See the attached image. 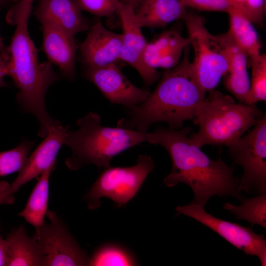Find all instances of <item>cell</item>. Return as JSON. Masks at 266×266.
I'll use <instances>...</instances> for the list:
<instances>
[{"label": "cell", "instance_id": "obj_21", "mask_svg": "<svg viewBox=\"0 0 266 266\" xmlns=\"http://www.w3.org/2000/svg\"><path fill=\"white\" fill-rule=\"evenodd\" d=\"M56 165V164L52 165L40 175L25 207L19 214L34 227L35 234L44 222L48 210L49 178Z\"/></svg>", "mask_w": 266, "mask_h": 266}, {"label": "cell", "instance_id": "obj_15", "mask_svg": "<svg viewBox=\"0 0 266 266\" xmlns=\"http://www.w3.org/2000/svg\"><path fill=\"white\" fill-rule=\"evenodd\" d=\"M34 14L41 25L52 26L72 36L91 26L76 0H40Z\"/></svg>", "mask_w": 266, "mask_h": 266}, {"label": "cell", "instance_id": "obj_29", "mask_svg": "<svg viewBox=\"0 0 266 266\" xmlns=\"http://www.w3.org/2000/svg\"><path fill=\"white\" fill-rule=\"evenodd\" d=\"M239 12L252 23L260 24L264 21L265 0H245Z\"/></svg>", "mask_w": 266, "mask_h": 266}, {"label": "cell", "instance_id": "obj_6", "mask_svg": "<svg viewBox=\"0 0 266 266\" xmlns=\"http://www.w3.org/2000/svg\"><path fill=\"white\" fill-rule=\"evenodd\" d=\"M154 167L150 156L141 155L133 166L104 168L84 197L88 208H99L103 197L111 199L118 207L126 204L136 195Z\"/></svg>", "mask_w": 266, "mask_h": 266}, {"label": "cell", "instance_id": "obj_7", "mask_svg": "<svg viewBox=\"0 0 266 266\" xmlns=\"http://www.w3.org/2000/svg\"><path fill=\"white\" fill-rule=\"evenodd\" d=\"M182 20L194 52L192 62L199 82L206 92H211L228 73L225 51L216 35L211 34L205 27L202 17L187 12Z\"/></svg>", "mask_w": 266, "mask_h": 266}, {"label": "cell", "instance_id": "obj_34", "mask_svg": "<svg viewBox=\"0 0 266 266\" xmlns=\"http://www.w3.org/2000/svg\"><path fill=\"white\" fill-rule=\"evenodd\" d=\"M8 202V198L4 191L0 188V204Z\"/></svg>", "mask_w": 266, "mask_h": 266}, {"label": "cell", "instance_id": "obj_25", "mask_svg": "<svg viewBox=\"0 0 266 266\" xmlns=\"http://www.w3.org/2000/svg\"><path fill=\"white\" fill-rule=\"evenodd\" d=\"M252 77L246 104L266 100V55L250 57Z\"/></svg>", "mask_w": 266, "mask_h": 266}, {"label": "cell", "instance_id": "obj_18", "mask_svg": "<svg viewBox=\"0 0 266 266\" xmlns=\"http://www.w3.org/2000/svg\"><path fill=\"white\" fill-rule=\"evenodd\" d=\"M189 45L190 40L188 37H184L176 31H166L147 43L145 61L154 69L171 68L178 64L184 49Z\"/></svg>", "mask_w": 266, "mask_h": 266}, {"label": "cell", "instance_id": "obj_31", "mask_svg": "<svg viewBox=\"0 0 266 266\" xmlns=\"http://www.w3.org/2000/svg\"><path fill=\"white\" fill-rule=\"evenodd\" d=\"M8 257V249L6 239H3L0 234V266H7Z\"/></svg>", "mask_w": 266, "mask_h": 266}, {"label": "cell", "instance_id": "obj_11", "mask_svg": "<svg viewBox=\"0 0 266 266\" xmlns=\"http://www.w3.org/2000/svg\"><path fill=\"white\" fill-rule=\"evenodd\" d=\"M116 13L120 19L123 29L120 60L134 68L145 86H149L159 79L160 73L148 66L145 61L144 53L147 42L141 28L137 23L135 11L131 5L119 1Z\"/></svg>", "mask_w": 266, "mask_h": 266}, {"label": "cell", "instance_id": "obj_28", "mask_svg": "<svg viewBox=\"0 0 266 266\" xmlns=\"http://www.w3.org/2000/svg\"><path fill=\"white\" fill-rule=\"evenodd\" d=\"M186 7L200 11L228 13L232 8L227 0H181Z\"/></svg>", "mask_w": 266, "mask_h": 266}, {"label": "cell", "instance_id": "obj_5", "mask_svg": "<svg viewBox=\"0 0 266 266\" xmlns=\"http://www.w3.org/2000/svg\"><path fill=\"white\" fill-rule=\"evenodd\" d=\"M197 107L194 124L197 133L189 138L199 147L226 145L239 139L265 115L256 105L236 103L231 96L214 90Z\"/></svg>", "mask_w": 266, "mask_h": 266}, {"label": "cell", "instance_id": "obj_38", "mask_svg": "<svg viewBox=\"0 0 266 266\" xmlns=\"http://www.w3.org/2000/svg\"></svg>", "mask_w": 266, "mask_h": 266}, {"label": "cell", "instance_id": "obj_19", "mask_svg": "<svg viewBox=\"0 0 266 266\" xmlns=\"http://www.w3.org/2000/svg\"><path fill=\"white\" fill-rule=\"evenodd\" d=\"M181 0H143L135 11L141 27L163 28L170 23L182 19L188 12Z\"/></svg>", "mask_w": 266, "mask_h": 266}, {"label": "cell", "instance_id": "obj_1", "mask_svg": "<svg viewBox=\"0 0 266 266\" xmlns=\"http://www.w3.org/2000/svg\"><path fill=\"white\" fill-rule=\"evenodd\" d=\"M191 128L180 130L156 128L149 133L148 142L164 147L172 162L164 185L173 187L181 183L192 189L193 203L204 206L212 197H233L240 203L245 198L238 190L239 179L233 174V165L228 166L221 157L210 159L189 138Z\"/></svg>", "mask_w": 266, "mask_h": 266}, {"label": "cell", "instance_id": "obj_32", "mask_svg": "<svg viewBox=\"0 0 266 266\" xmlns=\"http://www.w3.org/2000/svg\"><path fill=\"white\" fill-rule=\"evenodd\" d=\"M142 0H120V1L131 5L135 11L140 6Z\"/></svg>", "mask_w": 266, "mask_h": 266}, {"label": "cell", "instance_id": "obj_12", "mask_svg": "<svg viewBox=\"0 0 266 266\" xmlns=\"http://www.w3.org/2000/svg\"><path fill=\"white\" fill-rule=\"evenodd\" d=\"M84 74L112 104L131 108L143 102L150 93L133 84L115 64L87 67Z\"/></svg>", "mask_w": 266, "mask_h": 266}, {"label": "cell", "instance_id": "obj_20", "mask_svg": "<svg viewBox=\"0 0 266 266\" xmlns=\"http://www.w3.org/2000/svg\"><path fill=\"white\" fill-rule=\"evenodd\" d=\"M8 249L7 266H44L45 254L40 242L31 237L20 225L6 238Z\"/></svg>", "mask_w": 266, "mask_h": 266}, {"label": "cell", "instance_id": "obj_35", "mask_svg": "<svg viewBox=\"0 0 266 266\" xmlns=\"http://www.w3.org/2000/svg\"><path fill=\"white\" fill-rule=\"evenodd\" d=\"M6 48L4 47L3 40L0 32V54L4 53L6 51Z\"/></svg>", "mask_w": 266, "mask_h": 266}, {"label": "cell", "instance_id": "obj_22", "mask_svg": "<svg viewBox=\"0 0 266 266\" xmlns=\"http://www.w3.org/2000/svg\"><path fill=\"white\" fill-rule=\"evenodd\" d=\"M230 28L228 31L236 44L248 57L260 54L261 44L252 23L237 9L228 12Z\"/></svg>", "mask_w": 266, "mask_h": 266}, {"label": "cell", "instance_id": "obj_2", "mask_svg": "<svg viewBox=\"0 0 266 266\" xmlns=\"http://www.w3.org/2000/svg\"><path fill=\"white\" fill-rule=\"evenodd\" d=\"M33 2L20 0L7 14L6 21L16 26L7 47L10 55L7 75L19 90L16 100L19 107L37 118L40 125L37 134L43 138L51 128L61 124L49 115L45 102L47 89L59 77L50 62L38 63L37 50L28 28Z\"/></svg>", "mask_w": 266, "mask_h": 266}, {"label": "cell", "instance_id": "obj_36", "mask_svg": "<svg viewBox=\"0 0 266 266\" xmlns=\"http://www.w3.org/2000/svg\"><path fill=\"white\" fill-rule=\"evenodd\" d=\"M8 1V0H0V4H3Z\"/></svg>", "mask_w": 266, "mask_h": 266}, {"label": "cell", "instance_id": "obj_16", "mask_svg": "<svg viewBox=\"0 0 266 266\" xmlns=\"http://www.w3.org/2000/svg\"><path fill=\"white\" fill-rule=\"evenodd\" d=\"M42 50L48 61L57 66L67 79L75 75V62L78 46L74 36L52 26L42 25Z\"/></svg>", "mask_w": 266, "mask_h": 266}, {"label": "cell", "instance_id": "obj_3", "mask_svg": "<svg viewBox=\"0 0 266 266\" xmlns=\"http://www.w3.org/2000/svg\"><path fill=\"white\" fill-rule=\"evenodd\" d=\"M190 45L184 50L182 61L166 69L152 93L142 103L130 109L128 118L117 122V127L147 132L154 123L166 122L171 129H180L184 121L193 120L206 92L198 79L190 60Z\"/></svg>", "mask_w": 266, "mask_h": 266}, {"label": "cell", "instance_id": "obj_37", "mask_svg": "<svg viewBox=\"0 0 266 266\" xmlns=\"http://www.w3.org/2000/svg\"><path fill=\"white\" fill-rule=\"evenodd\" d=\"M19 0H8V1H13V2H14L15 3L19 1Z\"/></svg>", "mask_w": 266, "mask_h": 266}, {"label": "cell", "instance_id": "obj_26", "mask_svg": "<svg viewBox=\"0 0 266 266\" xmlns=\"http://www.w3.org/2000/svg\"><path fill=\"white\" fill-rule=\"evenodd\" d=\"M34 146L32 141L25 139L16 147L0 152V177L19 172L24 166Z\"/></svg>", "mask_w": 266, "mask_h": 266}, {"label": "cell", "instance_id": "obj_8", "mask_svg": "<svg viewBox=\"0 0 266 266\" xmlns=\"http://www.w3.org/2000/svg\"><path fill=\"white\" fill-rule=\"evenodd\" d=\"M228 147L233 165L243 168L238 190L256 195L266 193V114L248 133Z\"/></svg>", "mask_w": 266, "mask_h": 266}, {"label": "cell", "instance_id": "obj_30", "mask_svg": "<svg viewBox=\"0 0 266 266\" xmlns=\"http://www.w3.org/2000/svg\"><path fill=\"white\" fill-rule=\"evenodd\" d=\"M10 62V55L7 48L0 54V88L7 87L8 84L4 80V77L8 75V68Z\"/></svg>", "mask_w": 266, "mask_h": 266}, {"label": "cell", "instance_id": "obj_14", "mask_svg": "<svg viewBox=\"0 0 266 266\" xmlns=\"http://www.w3.org/2000/svg\"><path fill=\"white\" fill-rule=\"evenodd\" d=\"M122 39V34L108 30L100 20H96L80 46L82 63L87 67L114 64L120 60Z\"/></svg>", "mask_w": 266, "mask_h": 266}, {"label": "cell", "instance_id": "obj_27", "mask_svg": "<svg viewBox=\"0 0 266 266\" xmlns=\"http://www.w3.org/2000/svg\"><path fill=\"white\" fill-rule=\"evenodd\" d=\"M81 10L98 17H110L116 12L120 0H76Z\"/></svg>", "mask_w": 266, "mask_h": 266}, {"label": "cell", "instance_id": "obj_23", "mask_svg": "<svg viewBox=\"0 0 266 266\" xmlns=\"http://www.w3.org/2000/svg\"><path fill=\"white\" fill-rule=\"evenodd\" d=\"M240 205L229 202L223 208L233 214L237 220H243L254 225L266 229V193L257 195L251 198H245Z\"/></svg>", "mask_w": 266, "mask_h": 266}, {"label": "cell", "instance_id": "obj_13", "mask_svg": "<svg viewBox=\"0 0 266 266\" xmlns=\"http://www.w3.org/2000/svg\"><path fill=\"white\" fill-rule=\"evenodd\" d=\"M69 126L62 124L51 128L43 141L39 144L19 172L11 184V193H15L22 186L37 178L45 170L57 163L56 157L64 144Z\"/></svg>", "mask_w": 266, "mask_h": 266}, {"label": "cell", "instance_id": "obj_10", "mask_svg": "<svg viewBox=\"0 0 266 266\" xmlns=\"http://www.w3.org/2000/svg\"><path fill=\"white\" fill-rule=\"evenodd\" d=\"M48 223L44 222L34 238L45 254L44 266H88L89 257L81 248L61 219L47 210Z\"/></svg>", "mask_w": 266, "mask_h": 266}, {"label": "cell", "instance_id": "obj_9", "mask_svg": "<svg viewBox=\"0 0 266 266\" xmlns=\"http://www.w3.org/2000/svg\"><path fill=\"white\" fill-rule=\"evenodd\" d=\"M175 211L177 214L191 217L209 228L245 255L257 257L261 265L266 266V239L263 234H257L251 229L237 223L217 218L208 213L204 206L192 202L177 206Z\"/></svg>", "mask_w": 266, "mask_h": 266}, {"label": "cell", "instance_id": "obj_17", "mask_svg": "<svg viewBox=\"0 0 266 266\" xmlns=\"http://www.w3.org/2000/svg\"><path fill=\"white\" fill-rule=\"evenodd\" d=\"M223 47L228 62L224 80L227 90L240 102L246 104L250 81L247 69L248 56L234 42L228 32L216 35Z\"/></svg>", "mask_w": 266, "mask_h": 266}, {"label": "cell", "instance_id": "obj_33", "mask_svg": "<svg viewBox=\"0 0 266 266\" xmlns=\"http://www.w3.org/2000/svg\"><path fill=\"white\" fill-rule=\"evenodd\" d=\"M232 7L240 11L245 0H227Z\"/></svg>", "mask_w": 266, "mask_h": 266}, {"label": "cell", "instance_id": "obj_4", "mask_svg": "<svg viewBox=\"0 0 266 266\" xmlns=\"http://www.w3.org/2000/svg\"><path fill=\"white\" fill-rule=\"evenodd\" d=\"M77 131H68L64 144L70 148L71 155L65 161L71 170L93 164L99 168L110 166L112 159L127 149L148 142L149 133L101 124L99 115L89 112L78 119Z\"/></svg>", "mask_w": 266, "mask_h": 266}, {"label": "cell", "instance_id": "obj_24", "mask_svg": "<svg viewBox=\"0 0 266 266\" xmlns=\"http://www.w3.org/2000/svg\"><path fill=\"white\" fill-rule=\"evenodd\" d=\"M136 258L123 246L108 243L99 246L89 257L88 266H131L138 265Z\"/></svg>", "mask_w": 266, "mask_h": 266}]
</instances>
